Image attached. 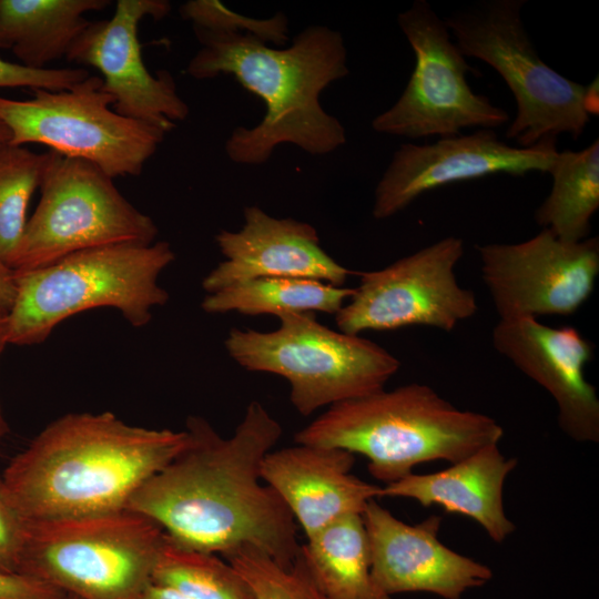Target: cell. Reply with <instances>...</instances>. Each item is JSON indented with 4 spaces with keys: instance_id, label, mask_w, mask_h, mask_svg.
Segmentation results:
<instances>
[{
    "instance_id": "obj_1",
    "label": "cell",
    "mask_w": 599,
    "mask_h": 599,
    "mask_svg": "<svg viewBox=\"0 0 599 599\" xmlns=\"http://www.w3.org/2000/svg\"><path fill=\"white\" fill-rule=\"evenodd\" d=\"M189 445L130 498L128 510L156 522L177 545L222 555L255 548L292 565L297 524L261 478V465L282 426L257 400L224 438L203 418L186 423Z\"/></svg>"
},
{
    "instance_id": "obj_2",
    "label": "cell",
    "mask_w": 599,
    "mask_h": 599,
    "mask_svg": "<svg viewBox=\"0 0 599 599\" xmlns=\"http://www.w3.org/2000/svg\"><path fill=\"white\" fill-rule=\"evenodd\" d=\"M193 30L200 49L187 74L197 80L232 75L265 104L261 122L237 126L227 138L225 152L232 162L261 165L281 144L325 155L346 143L344 125L319 100L329 84L349 73L341 32L309 26L290 47L278 48L247 33Z\"/></svg>"
},
{
    "instance_id": "obj_3",
    "label": "cell",
    "mask_w": 599,
    "mask_h": 599,
    "mask_svg": "<svg viewBox=\"0 0 599 599\" xmlns=\"http://www.w3.org/2000/svg\"><path fill=\"white\" fill-rule=\"evenodd\" d=\"M190 443L187 430L132 426L111 412L50 423L3 470L31 520L124 510L132 495Z\"/></svg>"
},
{
    "instance_id": "obj_4",
    "label": "cell",
    "mask_w": 599,
    "mask_h": 599,
    "mask_svg": "<svg viewBox=\"0 0 599 599\" xmlns=\"http://www.w3.org/2000/svg\"><path fill=\"white\" fill-rule=\"evenodd\" d=\"M502 436L490 416L459 409L430 386L412 383L329 406L295 441L363 455L369 474L388 485L417 465L453 464Z\"/></svg>"
},
{
    "instance_id": "obj_5",
    "label": "cell",
    "mask_w": 599,
    "mask_h": 599,
    "mask_svg": "<svg viewBox=\"0 0 599 599\" xmlns=\"http://www.w3.org/2000/svg\"><path fill=\"white\" fill-rule=\"evenodd\" d=\"M175 258L167 242L121 243L67 255L26 272H13L16 296L7 314L8 344L33 345L80 312L113 307L134 327L169 301L159 285Z\"/></svg>"
},
{
    "instance_id": "obj_6",
    "label": "cell",
    "mask_w": 599,
    "mask_h": 599,
    "mask_svg": "<svg viewBox=\"0 0 599 599\" xmlns=\"http://www.w3.org/2000/svg\"><path fill=\"white\" fill-rule=\"evenodd\" d=\"M165 540L156 522L128 509L31 520L19 573L78 599H142Z\"/></svg>"
},
{
    "instance_id": "obj_7",
    "label": "cell",
    "mask_w": 599,
    "mask_h": 599,
    "mask_svg": "<svg viewBox=\"0 0 599 599\" xmlns=\"http://www.w3.org/2000/svg\"><path fill=\"white\" fill-rule=\"evenodd\" d=\"M271 332L232 328L227 354L243 368L282 376L295 409L322 407L384 389L400 362L375 342L319 323L314 313H291Z\"/></svg>"
},
{
    "instance_id": "obj_8",
    "label": "cell",
    "mask_w": 599,
    "mask_h": 599,
    "mask_svg": "<svg viewBox=\"0 0 599 599\" xmlns=\"http://www.w3.org/2000/svg\"><path fill=\"white\" fill-rule=\"evenodd\" d=\"M525 0H483L444 19L466 58L490 65L514 95L517 113L506 138L528 148L567 133L578 139L590 122L587 85L545 63L525 27Z\"/></svg>"
},
{
    "instance_id": "obj_9",
    "label": "cell",
    "mask_w": 599,
    "mask_h": 599,
    "mask_svg": "<svg viewBox=\"0 0 599 599\" xmlns=\"http://www.w3.org/2000/svg\"><path fill=\"white\" fill-rule=\"evenodd\" d=\"M97 165L54 151L40 182L41 197L28 220L13 272H26L83 250L154 243L153 220L133 206Z\"/></svg>"
},
{
    "instance_id": "obj_10",
    "label": "cell",
    "mask_w": 599,
    "mask_h": 599,
    "mask_svg": "<svg viewBox=\"0 0 599 599\" xmlns=\"http://www.w3.org/2000/svg\"><path fill=\"white\" fill-rule=\"evenodd\" d=\"M99 75L60 91L32 89L28 100L0 95V119L10 144H43L59 154L88 161L112 179L141 174L166 132L111 109L112 95Z\"/></svg>"
},
{
    "instance_id": "obj_11",
    "label": "cell",
    "mask_w": 599,
    "mask_h": 599,
    "mask_svg": "<svg viewBox=\"0 0 599 599\" xmlns=\"http://www.w3.org/2000/svg\"><path fill=\"white\" fill-rule=\"evenodd\" d=\"M397 24L410 44L415 65L400 97L373 119L375 132L439 139L469 128L495 130L509 122L505 109L470 88L467 73L471 68L427 0H415L398 13Z\"/></svg>"
},
{
    "instance_id": "obj_12",
    "label": "cell",
    "mask_w": 599,
    "mask_h": 599,
    "mask_svg": "<svg viewBox=\"0 0 599 599\" xmlns=\"http://www.w3.org/2000/svg\"><path fill=\"white\" fill-rule=\"evenodd\" d=\"M464 241L446 236L388 266L359 273V284L335 315L343 333L429 326L450 332L475 315L471 290L458 284L455 267Z\"/></svg>"
},
{
    "instance_id": "obj_13",
    "label": "cell",
    "mask_w": 599,
    "mask_h": 599,
    "mask_svg": "<svg viewBox=\"0 0 599 599\" xmlns=\"http://www.w3.org/2000/svg\"><path fill=\"white\" fill-rule=\"evenodd\" d=\"M477 251L499 319L572 315L599 274L597 236L568 243L542 229L524 242L484 244Z\"/></svg>"
},
{
    "instance_id": "obj_14",
    "label": "cell",
    "mask_w": 599,
    "mask_h": 599,
    "mask_svg": "<svg viewBox=\"0 0 599 599\" xmlns=\"http://www.w3.org/2000/svg\"><path fill=\"white\" fill-rule=\"evenodd\" d=\"M558 152L557 139L514 146L488 129L439 138L433 143L402 144L375 187L373 216L388 219L420 195L457 182L500 173H548Z\"/></svg>"
},
{
    "instance_id": "obj_15",
    "label": "cell",
    "mask_w": 599,
    "mask_h": 599,
    "mask_svg": "<svg viewBox=\"0 0 599 599\" xmlns=\"http://www.w3.org/2000/svg\"><path fill=\"white\" fill-rule=\"evenodd\" d=\"M166 0H118L112 18L90 21L75 39L65 59L100 71L103 90L113 97L119 114L160 128L166 133L189 115L172 74H152L142 57L139 24L150 17L169 14Z\"/></svg>"
},
{
    "instance_id": "obj_16",
    "label": "cell",
    "mask_w": 599,
    "mask_h": 599,
    "mask_svg": "<svg viewBox=\"0 0 599 599\" xmlns=\"http://www.w3.org/2000/svg\"><path fill=\"white\" fill-rule=\"evenodd\" d=\"M372 573L388 596L426 592L463 599L493 578L491 569L445 546L438 538L440 516L407 524L373 499L362 514Z\"/></svg>"
},
{
    "instance_id": "obj_17",
    "label": "cell",
    "mask_w": 599,
    "mask_h": 599,
    "mask_svg": "<svg viewBox=\"0 0 599 599\" xmlns=\"http://www.w3.org/2000/svg\"><path fill=\"white\" fill-rule=\"evenodd\" d=\"M491 338L499 354L552 396L568 437L599 441V398L585 376L592 345L577 328L550 327L531 317L499 319Z\"/></svg>"
},
{
    "instance_id": "obj_18",
    "label": "cell",
    "mask_w": 599,
    "mask_h": 599,
    "mask_svg": "<svg viewBox=\"0 0 599 599\" xmlns=\"http://www.w3.org/2000/svg\"><path fill=\"white\" fill-rule=\"evenodd\" d=\"M238 231L222 230L215 242L224 261L202 281L207 294L258 277H297L342 286L353 272L321 246L316 229L278 219L257 205L246 206Z\"/></svg>"
},
{
    "instance_id": "obj_19",
    "label": "cell",
    "mask_w": 599,
    "mask_h": 599,
    "mask_svg": "<svg viewBox=\"0 0 599 599\" xmlns=\"http://www.w3.org/2000/svg\"><path fill=\"white\" fill-rule=\"evenodd\" d=\"M354 463L355 455L347 450L297 444L268 451L261 478L308 539L341 519L362 515L370 500L383 497L382 486L351 473Z\"/></svg>"
},
{
    "instance_id": "obj_20",
    "label": "cell",
    "mask_w": 599,
    "mask_h": 599,
    "mask_svg": "<svg viewBox=\"0 0 599 599\" xmlns=\"http://www.w3.org/2000/svg\"><path fill=\"white\" fill-rule=\"evenodd\" d=\"M498 443L483 446L449 467L430 473H412L382 486L383 497L409 498L423 507L439 506L446 512L476 521L495 542H502L515 530L504 508V485L516 468Z\"/></svg>"
},
{
    "instance_id": "obj_21",
    "label": "cell",
    "mask_w": 599,
    "mask_h": 599,
    "mask_svg": "<svg viewBox=\"0 0 599 599\" xmlns=\"http://www.w3.org/2000/svg\"><path fill=\"white\" fill-rule=\"evenodd\" d=\"M109 0H0V49L10 50L30 69H48L65 58L91 20Z\"/></svg>"
},
{
    "instance_id": "obj_22",
    "label": "cell",
    "mask_w": 599,
    "mask_h": 599,
    "mask_svg": "<svg viewBox=\"0 0 599 599\" xmlns=\"http://www.w3.org/2000/svg\"><path fill=\"white\" fill-rule=\"evenodd\" d=\"M300 556L327 599H393L374 580L362 515L341 519L306 539Z\"/></svg>"
},
{
    "instance_id": "obj_23",
    "label": "cell",
    "mask_w": 599,
    "mask_h": 599,
    "mask_svg": "<svg viewBox=\"0 0 599 599\" xmlns=\"http://www.w3.org/2000/svg\"><path fill=\"white\" fill-rule=\"evenodd\" d=\"M548 174L552 185L535 212L536 222L564 242L587 238L599 207V140L580 151L558 152Z\"/></svg>"
},
{
    "instance_id": "obj_24",
    "label": "cell",
    "mask_w": 599,
    "mask_h": 599,
    "mask_svg": "<svg viewBox=\"0 0 599 599\" xmlns=\"http://www.w3.org/2000/svg\"><path fill=\"white\" fill-rule=\"evenodd\" d=\"M354 288L297 277H258L210 293L202 308L210 314L275 315L323 312L336 315Z\"/></svg>"
},
{
    "instance_id": "obj_25",
    "label": "cell",
    "mask_w": 599,
    "mask_h": 599,
    "mask_svg": "<svg viewBox=\"0 0 599 599\" xmlns=\"http://www.w3.org/2000/svg\"><path fill=\"white\" fill-rule=\"evenodd\" d=\"M152 582L190 599H253L248 586L227 560L177 545L167 535Z\"/></svg>"
},
{
    "instance_id": "obj_26",
    "label": "cell",
    "mask_w": 599,
    "mask_h": 599,
    "mask_svg": "<svg viewBox=\"0 0 599 599\" xmlns=\"http://www.w3.org/2000/svg\"><path fill=\"white\" fill-rule=\"evenodd\" d=\"M48 159L23 145H0V262L10 267L26 225L27 210L40 186Z\"/></svg>"
},
{
    "instance_id": "obj_27",
    "label": "cell",
    "mask_w": 599,
    "mask_h": 599,
    "mask_svg": "<svg viewBox=\"0 0 599 599\" xmlns=\"http://www.w3.org/2000/svg\"><path fill=\"white\" fill-rule=\"evenodd\" d=\"M248 586L253 599H327L306 569L300 551L292 565L242 547L224 556Z\"/></svg>"
},
{
    "instance_id": "obj_28",
    "label": "cell",
    "mask_w": 599,
    "mask_h": 599,
    "mask_svg": "<svg viewBox=\"0 0 599 599\" xmlns=\"http://www.w3.org/2000/svg\"><path fill=\"white\" fill-rule=\"evenodd\" d=\"M180 14L193 28L212 32L247 33L275 47L284 45L288 39V21L281 12L267 19H253L230 10L221 1L190 0L180 7Z\"/></svg>"
},
{
    "instance_id": "obj_29",
    "label": "cell",
    "mask_w": 599,
    "mask_h": 599,
    "mask_svg": "<svg viewBox=\"0 0 599 599\" xmlns=\"http://www.w3.org/2000/svg\"><path fill=\"white\" fill-rule=\"evenodd\" d=\"M30 526L0 473V573H19Z\"/></svg>"
},
{
    "instance_id": "obj_30",
    "label": "cell",
    "mask_w": 599,
    "mask_h": 599,
    "mask_svg": "<svg viewBox=\"0 0 599 599\" xmlns=\"http://www.w3.org/2000/svg\"><path fill=\"white\" fill-rule=\"evenodd\" d=\"M90 73L83 68L30 69L21 63L9 62L0 57V88L28 87L60 91L71 88Z\"/></svg>"
},
{
    "instance_id": "obj_31",
    "label": "cell",
    "mask_w": 599,
    "mask_h": 599,
    "mask_svg": "<svg viewBox=\"0 0 599 599\" xmlns=\"http://www.w3.org/2000/svg\"><path fill=\"white\" fill-rule=\"evenodd\" d=\"M65 593L22 573H0V599H61Z\"/></svg>"
},
{
    "instance_id": "obj_32",
    "label": "cell",
    "mask_w": 599,
    "mask_h": 599,
    "mask_svg": "<svg viewBox=\"0 0 599 599\" xmlns=\"http://www.w3.org/2000/svg\"><path fill=\"white\" fill-rule=\"evenodd\" d=\"M16 296L13 271L0 262V313L8 314Z\"/></svg>"
},
{
    "instance_id": "obj_33",
    "label": "cell",
    "mask_w": 599,
    "mask_h": 599,
    "mask_svg": "<svg viewBox=\"0 0 599 599\" xmlns=\"http://www.w3.org/2000/svg\"><path fill=\"white\" fill-rule=\"evenodd\" d=\"M142 599H190L169 587L152 582L145 590Z\"/></svg>"
},
{
    "instance_id": "obj_34",
    "label": "cell",
    "mask_w": 599,
    "mask_h": 599,
    "mask_svg": "<svg viewBox=\"0 0 599 599\" xmlns=\"http://www.w3.org/2000/svg\"><path fill=\"white\" fill-rule=\"evenodd\" d=\"M8 344V326H7V314L0 313V356ZM8 432V425L4 419L1 405H0V438L3 437Z\"/></svg>"
},
{
    "instance_id": "obj_35",
    "label": "cell",
    "mask_w": 599,
    "mask_h": 599,
    "mask_svg": "<svg viewBox=\"0 0 599 599\" xmlns=\"http://www.w3.org/2000/svg\"><path fill=\"white\" fill-rule=\"evenodd\" d=\"M11 132L7 124L0 119V145L10 143Z\"/></svg>"
},
{
    "instance_id": "obj_36",
    "label": "cell",
    "mask_w": 599,
    "mask_h": 599,
    "mask_svg": "<svg viewBox=\"0 0 599 599\" xmlns=\"http://www.w3.org/2000/svg\"><path fill=\"white\" fill-rule=\"evenodd\" d=\"M61 599H78V598L69 596V595H64Z\"/></svg>"
}]
</instances>
